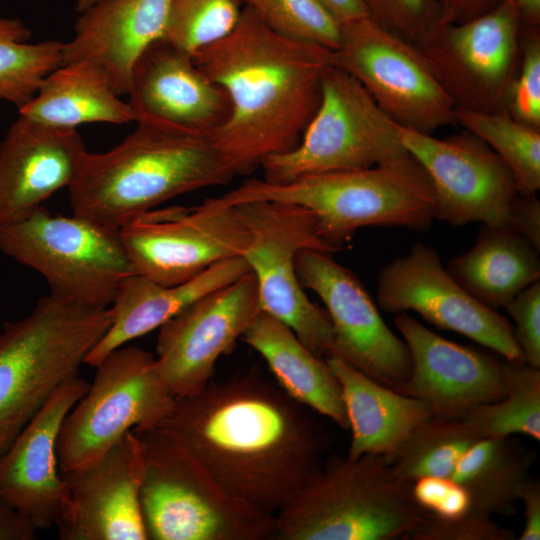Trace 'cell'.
Instances as JSON below:
<instances>
[{"label": "cell", "mask_w": 540, "mask_h": 540, "mask_svg": "<svg viewBox=\"0 0 540 540\" xmlns=\"http://www.w3.org/2000/svg\"><path fill=\"white\" fill-rule=\"evenodd\" d=\"M313 413L253 370L175 397L157 426L230 496L275 516L326 459L329 438Z\"/></svg>", "instance_id": "obj_1"}, {"label": "cell", "mask_w": 540, "mask_h": 540, "mask_svg": "<svg viewBox=\"0 0 540 540\" xmlns=\"http://www.w3.org/2000/svg\"><path fill=\"white\" fill-rule=\"evenodd\" d=\"M331 52L273 32L244 5L229 34L192 56L231 100L229 119L211 136L236 175L299 145L320 104Z\"/></svg>", "instance_id": "obj_2"}, {"label": "cell", "mask_w": 540, "mask_h": 540, "mask_svg": "<svg viewBox=\"0 0 540 540\" xmlns=\"http://www.w3.org/2000/svg\"><path fill=\"white\" fill-rule=\"evenodd\" d=\"M137 123L112 149L87 152L68 188L73 214L119 229L163 202L227 185L236 175L212 136Z\"/></svg>", "instance_id": "obj_3"}, {"label": "cell", "mask_w": 540, "mask_h": 540, "mask_svg": "<svg viewBox=\"0 0 540 540\" xmlns=\"http://www.w3.org/2000/svg\"><path fill=\"white\" fill-rule=\"evenodd\" d=\"M258 200L307 208L318 234L335 251L363 227L403 226L424 232L435 219L430 179L409 152L368 168L310 173L284 183L250 178L215 198L222 206Z\"/></svg>", "instance_id": "obj_4"}, {"label": "cell", "mask_w": 540, "mask_h": 540, "mask_svg": "<svg viewBox=\"0 0 540 540\" xmlns=\"http://www.w3.org/2000/svg\"><path fill=\"white\" fill-rule=\"evenodd\" d=\"M385 455H333L275 515L279 540L406 539L427 513Z\"/></svg>", "instance_id": "obj_5"}, {"label": "cell", "mask_w": 540, "mask_h": 540, "mask_svg": "<svg viewBox=\"0 0 540 540\" xmlns=\"http://www.w3.org/2000/svg\"><path fill=\"white\" fill-rule=\"evenodd\" d=\"M110 308L51 294L0 331V454L66 381L111 325Z\"/></svg>", "instance_id": "obj_6"}, {"label": "cell", "mask_w": 540, "mask_h": 540, "mask_svg": "<svg viewBox=\"0 0 540 540\" xmlns=\"http://www.w3.org/2000/svg\"><path fill=\"white\" fill-rule=\"evenodd\" d=\"M132 432L142 458L140 507L148 540L275 539V516L230 496L170 433L158 426Z\"/></svg>", "instance_id": "obj_7"}, {"label": "cell", "mask_w": 540, "mask_h": 540, "mask_svg": "<svg viewBox=\"0 0 540 540\" xmlns=\"http://www.w3.org/2000/svg\"><path fill=\"white\" fill-rule=\"evenodd\" d=\"M0 250L39 272L51 295L80 306L107 308L133 270L119 229L44 206L0 226Z\"/></svg>", "instance_id": "obj_8"}, {"label": "cell", "mask_w": 540, "mask_h": 540, "mask_svg": "<svg viewBox=\"0 0 540 540\" xmlns=\"http://www.w3.org/2000/svg\"><path fill=\"white\" fill-rule=\"evenodd\" d=\"M408 151L399 125L344 70L330 65L321 84V100L299 145L265 158L264 180L284 183L301 175L376 166Z\"/></svg>", "instance_id": "obj_9"}, {"label": "cell", "mask_w": 540, "mask_h": 540, "mask_svg": "<svg viewBox=\"0 0 540 540\" xmlns=\"http://www.w3.org/2000/svg\"><path fill=\"white\" fill-rule=\"evenodd\" d=\"M94 380L64 418L56 444L60 471L102 457L137 426H157L173 407L156 357L138 346H121L96 367Z\"/></svg>", "instance_id": "obj_10"}, {"label": "cell", "mask_w": 540, "mask_h": 540, "mask_svg": "<svg viewBox=\"0 0 540 540\" xmlns=\"http://www.w3.org/2000/svg\"><path fill=\"white\" fill-rule=\"evenodd\" d=\"M234 206L250 235L243 258L256 278L262 311L288 326L319 358L333 355L328 314L306 296L295 269L301 250L336 252L318 234L313 213L297 204L268 200Z\"/></svg>", "instance_id": "obj_11"}, {"label": "cell", "mask_w": 540, "mask_h": 540, "mask_svg": "<svg viewBox=\"0 0 540 540\" xmlns=\"http://www.w3.org/2000/svg\"><path fill=\"white\" fill-rule=\"evenodd\" d=\"M331 64L354 77L400 127L432 134L455 123V104L422 51L370 16L341 24Z\"/></svg>", "instance_id": "obj_12"}, {"label": "cell", "mask_w": 540, "mask_h": 540, "mask_svg": "<svg viewBox=\"0 0 540 540\" xmlns=\"http://www.w3.org/2000/svg\"><path fill=\"white\" fill-rule=\"evenodd\" d=\"M119 234L133 272L166 286L243 257L250 242L236 207L212 198L190 209H151L122 225Z\"/></svg>", "instance_id": "obj_13"}, {"label": "cell", "mask_w": 540, "mask_h": 540, "mask_svg": "<svg viewBox=\"0 0 540 540\" xmlns=\"http://www.w3.org/2000/svg\"><path fill=\"white\" fill-rule=\"evenodd\" d=\"M522 26L510 0L471 20L439 27L417 46L455 107L505 110L521 57Z\"/></svg>", "instance_id": "obj_14"}, {"label": "cell", "mask_w": 540, "mask_h": 540, "mask_svg": "<svg viewBox=\"0 0 540 540\" xmlns=\"http://www.w3.org/2000/svg\"><path fill=\"white\" fill-rule=\"evenodd\" d=\"M399 135L430 179L435 219L454 226L509 225L520 192L512 172L483 141L467 131L438 139L400 126Z\"/></svg>", "instance_id": "obj_15"}, {"label": "cell", "mask_w": 540, "mask_h": 540, "mask_svg": "<svg viewBox=\"0 0 540 540\" xmlns=\"http://www.w3.org/2000/svg\"><path fill=\"white\" fill-rule=\"evenodd\" d=\"M377 302L384 312H417L436 327L464 335L509 361L525 362L512 324L464 290L428 245L415 243L380 270Z\"/></svg>", "instance_id": "obj_16"}, {"label": "cell", "mask_w": 540, "mask_h": 540, "mask_svg": "<svg viewBox=\"0 0 540 540\" xmlns=\"http://www.w3.org/2000/svg\"><path fill=\"white\" fill-rule=\"evenodd\" d=\"M295 269L302 287L315 292L326 306L333 355L390 388L405 382L411 370L408 348L383 321L354 272L330 253L311 249L296 254Z\"/></svg>", "instance_id": "obj_17"}, {"label": "cell", "mask_w": 540, "mask_h": 540, "mask_svg": "<svg viewBox=\"0 0 540 540\" xmlns=\"http://www.w3.org/2000/svg\"><path fill=\"white\" fill-rule=\"evenodd\" d=\"M262 311L257 281L249 271L196 299L159 328L160 375L175 397L190 396L211 381L220 356Z\"/></svg>", "instance_id": "obj_18"}, {"label": "cell", "mask_w": 540, "mask_h": 540, "mask_svg": "<svg viewBox=\"0 0 540 540\" xmlns=\"http://www.w3.org/2000/svg\"><path fill=\"white\" fill-rule=\"evenodd\" d=\"M394 324L411 359L407 380L394 390L423 402L432 418L461 419L506 394L507 359L447 340L405 312Z\"/></svg>", "instance_id": "obj_19"}, {"label": "cell", "mask_w": 540, "mask_h": 540, "mask_svg": "<svg viewBox=\"0 0 540 540\" xmlns=\"http://www.w3.org/2000/svg\"><path fill=\"white\" fill-rule=\"evenodd\" d=\"M66 495L56 519L62 540H148L140 507L143 466L132 430L102 457L60 471Z\"/></svg>", "instance_id": "obj_20"}, {"label": "cell", "mask_w": 540, "mask_h": 540, "mask_svg": "<svg viewBox=\"0 0 540 540\" xmlns=\"http://www.w3.org/2000/svg\"><path fill=\"white\" fill-rule=\"evenodd\" d=\"M129 104L136 122L211 136L229 119L227 91L210 80L192 56L159 39L135 62Z\"/></svg>", "instance_id": "obj_21"}, {"label": "cell", "mask_w": 540, "mask_h": 540, "mask_svg": "<svg viewBox=\"0 0 540 540\" xmlns=\"http://www.w3.org/2000/svg\"><path fill=\"white\" fill-rule=\"evenodd\" d=\"M75 376L63 383L0 454V497L38 528L55 525L66 495L56 444L62 422L87 391Z\"/></svg>", "instance_id": "obj_22"}, {"label": "cell", "mask_w": 540, "mask_h": 540, "mask_svg": "<svg viewBox=\"0 0 540 540\" xmlns=\"http://www.w3.org/2000/svg\"><path fill=\"white\" fill-rule=\"evenodd\" d=\"M87 152L77 129L19 115L0 143V226L28 216L56 191L69 188Z\"/></svg>", "instance_id": "obj_23"}, {"label": "cell", "mask_w": 540, "mask_h": 540, "mask_svg": "<svg viewBox=\"0 0 540 540\" xmlns=\"http://www.w3.org/2000/svg\"><path fill=\"white\" fill-rule=\"evenodd\" d=\"M170 0H101L81 12L62 64L90 60L107 74L119 96L128 95L133 66L162 38ZM61 64V65H62Z\"/></svg>", "instance_id": "obj_24"}, {"label": "cell", "mask_w": 540, "mask_h": 540, "mask_svg": "<svg viewBox=\"0 0 540 540\" xmlns=\"http://www.w3.org/2000/svg\"><path fill=\"white\" fill-rule=\"evenodd\" d=\"M251 271L243 257L218 262L198 276L166 286L146 276L131 274L122 281L109 307L111 325L85 358L96 367L110 352L141 337L173 318L201 296Z\"/></svg>", "instance_id": "obj_25"}, {"label": "cell", "mask_w": 540, "mask_h": 540, "mask_svg": "<svg viewBox=\"0 0 540 540\" xmlns=\"http://www.w3.org/2000/svg\"><path fill=\"white\" fill-rule=\"evenodd\" d=\"M337 379L346 409L351 442L347 457H391L417 427L432 418L427 406L385 386L342 358H325Z\"/></svg>", "instance_id": "obj_26"}, {"label": "cell", "mask_w": 540, "mask_h": 540, "mask_svg": "<svg viewBox=\"0 0 540 540\" xmlns=\"http://www.w3.org/2000/svg\"><path fill=\"white\" fill-rule=\"evenodd\" d=\"M241 338L264 358L275 381L288 395L348 430L337 379L325 359L312 353L288 326L261 311Z\"/></svg>", "instance_id": "obj_27"}, {"label": "cell", "mask_w": 540, "mask_h": 540, "mask_svg": "<svg viewBox=\"0 0 540 540\" xmlns=\"http://www.w3.org/2000/svg\"><path fill=\"white\" fill-rule=\"evenodd\" d=\"M20 116L57 128L76 129L92 122L136 121L104 70L90 60L62 64L49 73L33 98L18 109Z\"/></svg>", "instance_id": "obj_28"}, {"label": "cell", "mask_w": 540, "mask_h": 540, "mask_svg": "<svg viewBox=\"0 0 540 540\" xmlns=\"http://www.w3.org/2000/svg\"><path fill=\"white\" fill-rule=\"evenodd\" d=\"M539 254L511 227L482 224L473 247L453 257L446 270L476 300L503 308L540 280Z\"/></svg>", "instance_id": "obj_29"}, {"label": "cell", "mask_w": 540, "mask_h": 540, "mask_svg": "<svg viewBox=\"0 0 540 540\" xmlns=\"http://www.w3.org/2000/svg\"><path fill=\"white\" fill-rule=\"evenodd\" d=\"M531 463L532 455L511 437H482L460 456L448 478L468 491L472 512L511 516Z\"/></svg>", "instance_id": "obj_30"}, {"label": "cell", "mask_w": 540, "mask_h": 540, "mask_svg": "<svg viewBox=\"0 0 540 540\" xmlns=\"http://www.w3.org/2000/svg\"><path fill=\"white\" fill-rule=\"evenodd\" d=\"M479 432L464 418H431L417 427L389 457L394 476L411 484L425 477H449L460 456L478 439Z\"/></svg>", "instance_id": "obj_31"}, {"label": "cell", "mask_w": 540, "mask_h": 540, "mask_svg": "<svg viewBox=\"0 0 540 540\" xmlns=\"http://www.w3.org/2000/svg\"><path fill=\"white\" fill-rule=\"evenodd\" d=\"M455 123L489 146L512 172L520 194L540 189V129L512 118L505 110L482 112L455 107Z\"/></svg>", "instance_id": "obj_32"}, {"label": "cell", "mask_w": 540, "mask_h": 540, "mask_svg": "<svg viewBox=\"0 0 540 540\" xmlns=\"http://www.w3.org/2000/svg\"><path fill=\"white\" fill-rule=\"evenodd\" d=\"M29 28L18 18L0 17V100L18 109L42 80L62 64L63 42L28 43Z\"/></svg>", "instance_id": "obj_33"}, {"label": "cell", "mask_w": 540, "mask_h": 540, "mask_svg": "<svg viewBox=\"0 0 540 540\" xmlns=\"http://www.w3.org/2000/svg\"><path fill=\"white\" fill-rule=\"evenodd\" d=\"M507 391L498 401L478 406L465 417L483 437L514 434L540 440V369L506 361Z\"/></svg>", "instance_id": "obj_34"}, {"label": "cell", "mask_w": 540, "mask_h": 540, "mask_svg": "<svg viewBox=\"0 0 540 540\" xmlns=\"http://www.w3.org/2000/svg\"><path fill=\"white\" fill-rule=\"evenodd\" d=\"M243 0H170L162 40L193 56L237 25Z\"/></svg>", "instance_id": "obj_35"}, {"label": "cell", "mask_w": 540, "mask_h": 540, "mask_svg": "<svg viewBox=\"0 0 540 540\" xmlns=\"http://www.w3.org/2000/svg\"><path fill=\"white\" fill-rule=\"evenodd\" d=\"M273 32L334 51L341 24L317 0H243Z\"/></svg>", "instance_id": "obj_36"}, {"label": "cell", "mask_w": 540, "mask_h": 540, "mask_svg": "<svg viewBox=\"0 0 540 540\" xmlns=\"http://www.w3.org/2000/svg\"><path fill=\"white\" fill-rule=\"evenodd\" d=\"M369 16L391 33L419 46L438 28L437 0H362Z\"/></svg>", "instance_id": "obj_37"}, {"label": "cell", "mask_w": 540, "mask_h": 540, "mask_svg": "<svg viewBox=\"0 0 540 540\" xmlns=\"http://www.w3.org/2000/svg\"><path fill=\"white\" fill-rule=\"evenodd\" d=\"M505 111L515 120L540 129V30L522 31L520 62Z\"/></svg>", "instance_id": "obj_38"}, {"label": "cell", "mask_w": 540, "mask_h": 540, "mask_svg": "<svg viewBox=\"0 0 540 540\" xmlns=\"http://www.w3.org/2000/svg\"><path fill=\"white\" fill-rule=\"evenodd\" d=\"M515 534L493 517L470 512L458 518L442 519L427 514L407 540H514Z\"/></svg>", "instance_id": "obj_39"}, {"label": "cell", "mask_w": 540, "mask_h": 540, "mask_svg": "<svg viewBox=\"0 0 540 540\" xmlns=\"http://www.w3.org/2000/svg\"><path fill=\"white\" fill-rule=\"evenodd\" d=\"M410 490L415 503L434 517L453 519L472 512L468 491L450 478L421 477L411 483Z\"/></svg>", "instance_id": "obj_40"}, {"label": "cell", "mask_w": 540, "mask_h": 540, "mask_svg": "<svg viewBox=\"0 0 540 540\" xmlns=\"http://www.w3.org/2000/svg\"><path fill=\"white\" fill-rule=\"evenodd\" d=\"M503 308L514 321L513 335L525 363L540 369V280L519 292Z\"/></svg>", "instance_id": "obj_41"}, {"label": "cell", "mask_w": 540, "mask_h": 540, "mask_svg": "<svg viewBox=\"0 0 540 540\" xmlns=\"http://www.w3.org/2000/svg\"><path fill=\"white\" fill-rule=\"evenodd\" d=\"M509 227L540 251V201L536 194H519L511 212Z\"/></svg>", "instance_id": "obj_42"}, {"label": "cell", "mask_w": 540, "mask_h": 540, "mask_svg": "<svg viewBox=\"0 0 540 540\" xmlns=\"http://www.w3.org/2000/svg\"><path fill=\"white\" fill-rule=\"evenodd\" d=\"M502 0H437L440 9L439 27L476 18Z\"/></svg>", "instance_id": "obj_43"}, {"label": "cell", "mask_w": 540, "mask_h": 540, "mask_svg": "<svg viewBox=\"0 0 540 540\" xmlns=\"http://www.w3.org/2000/svg\"><path fill=\"white\" fill-rule=\"evenodd\" d=\"M37 531L24 513L0 497V540H33Z\"/></svg>", "instance_id": "obj_44"}, {"label": "cell", "mask_w": 540, "mask_h": 540, "mask_svg": "<svg viewBox=\"0 0 540 540\" xmlns=\"http://www.w3.org/2000/svg\"><path fill=\"white\" fill-rule=\"evenodd\" d=\"M524 506V528L520 540L540 539V482L531 476L525 481L519 502Z\"/></svg>", "instance_id": "obj_45"}, {"label": "cell", "mask_w": 540, "mask_h": 540, "mask_svg": "<svg viewBox=\"0 0 540 540\" xmlns=\"http://www.w3.org/2000/svg\"><path fill=\"white\" fill-rule=\"evenodd\" d=\"M340 24L369 16L362 0H317Z\"/></svg>", "instance_id": "obj_46"}, {"label": "cell", "mask_w": 540, "mask_h": 540, "mask_svg": "<svg viewBox=\"0 0 540 540\" xmlns=\"http://www.w3.org/2000/svg\"><path fill=\"white\" fill-rule=\"evenodd\" d=\"M522 30H540V0H510Z\"/></svg>", "instance_id": "obj_47"}, {"label": "cell", "mask_w": 540, "mask_h": 540, "mask_svg": "<svg viewBox=\"0 0 540 540\" xmlns=\"http://www.w3.org/2000/svg\"><path fill=\"white\" fill-rule=\"evenodd\" d=\"M99 1L101 0H77L76 10L81 13L82 11H84L85 9L89 8L90 6H92L93 4Z\"/></svg>", "instance_id": "obj_48"}]
</instances>
